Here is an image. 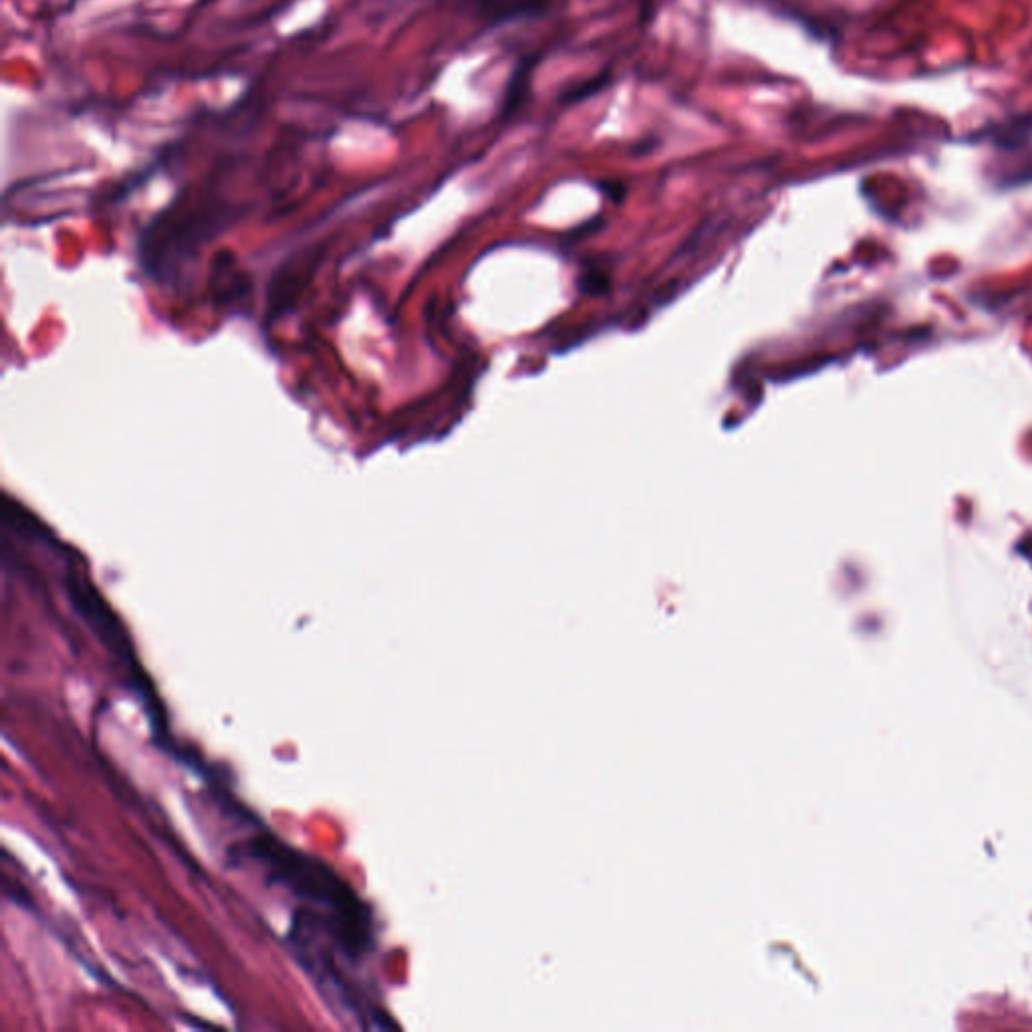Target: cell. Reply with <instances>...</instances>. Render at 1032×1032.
I'll list each match as a JSON object with an SVG mask.
<instances>
[{"instance_id": "1", "label": "cell", "mask_w": 1032, "mask_h": 1032, "mask_svg": "<svg viewBox=\"0 0 1032 1032\" xmlns=\"http://www.w3.org/2000/svg\"><path fill=\"white\" fill-rule=\"evenodd\" d=\"M252 857H261L275 875V881L285 883L297 895L325 903L343 922L351 954H363L369 944V910L357 901L349 885L321 861L295 853L277 839H256L250 843Z\"/></svg>"}, {"instance_id": "2", "label": "cell", "mask_w": 1032, "mask_h": 1032, "mask_svg": "<svg viewBox=\"0 0 1032 1032\" xmlns=\"http://www.w3.org/2000/svg\"><path fill=\"white\" fill-rule=\"evenodd\" d=\"M547 3L549 0H476V7L482 17L498 23L523 15H537Z\"/></svg>"}]
</instances>
